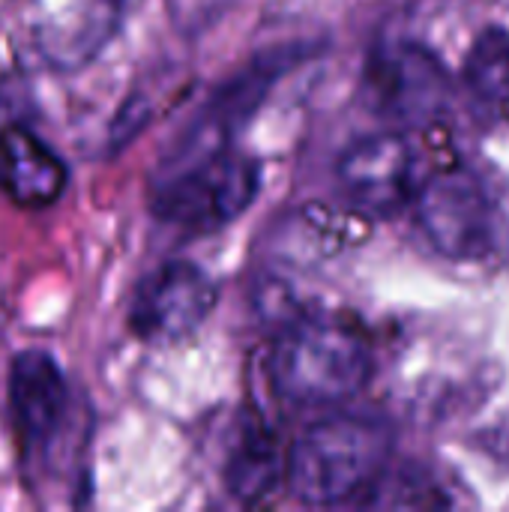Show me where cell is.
<instances>
[{"mask_svg":"<svg viewBox=\"0 0 509 512\" xmlns=\"http://www.w3.org/2000/svg\"><path fill=\"white\" fill-rule=\"evenodd\" d=\"M255 195L258 168L225 147L174 168H159L153 213L168 225L204 234L243 216Z\"/></svg>","mask_w":509,"mask_h":512,"instance_id":"277c9868","label":"cell"},{"mask_svg":"<svg viewBox=\"0 0 509 512\" xmlns=\"http://www.w3.org/2000/svg\"><path fill=\"white\" fill-rule=\"evenodd\" d=\"M390 435L363 417H330L309 426L291 447L288 489L312 507H330L375 486L387 468Z\"/></svg>","mask_w":509,"mask_h":512,"instance_id":"3957f363","label":"cell"},{"mask_svg":"<svg viewBox=\"0 0 509 512\" xmlns=\"http://www.w3.org/2000/svg\"><path fill=\"white\" fill-rule=\"evenodd\" d=\"M6 390L21 474L36 495H45L69 456V441L81 438L78 396L54 354L42 348H24L12 357Z\"/></svg>","mask_w":509,"mask_h":512,"instance_id":"6da1fadb","label":"cell"},{"mask_svg":"<svg viewBox=\"0 0 509 512\" xmlns=\"http://www.w3.org/2000/svg\"><path fill=\"white\" fill-rule=\"evenodd\" d=\"M417 222L426 240L453 261H480L498 240V210L471 171H441L417 189Z\"/></svg>","mask_w":509,"mask_h":512,"instance_id":"5b68a950","label":"cell"},{"mask_svg":"<svg viewBox=\"0 0 509 512\" xmlns=\"http://www.w3.org/2000/svg\"><path fill=\"white\" fill-rule=\"evenodd\" d=\"M465 84L492 114L509 120V30H483L465 57Z\"/></svg>","mask_w":509,"mask_h":512,"instance_id":"30bf717a","label":"cell"},{"mask_svg":"<svg viewBox=\"0 0 509 512\" xmlns=\"http://www.w3.org/2000/svg\"><path fill=\"white\" fill-rule=\"evenodd\" d=\"M270 375L291 405H342L372 378V345L348 321L303 318L279 336L270 357Z\"/></svg>","mask_w":509,"mask_h":512,"instance_id":"7a4b0ae2","label":"cell"},{"mask_svg":"<svg viewBox=\"0 0 509 512\" xmlns=\"http://www.w3.org/2000/svg\"><path fill=\"white\" fill-rule=\"evenodd\" d=\"M216 282L192 261H165L147 273L129 306V327L147 345L189 339L216 309Z\"/></svg>","mask_w":509,"mask_h":512,"instance_id":"8992f818","label":"cell"},{"mask_svg":"<svg viewBox=\"0 0 509 512\" xmlns=\"http://www.w3.org/2000/svg\"><path fill=\"white\" fill-rule=\"evenodd\" d=\"M369 84L378 105L399 123H435L447 114L453 99V78L447 66L414 42H399L375 54Z\"/></svg>","mask_w":509,"mask_h":512,"instance_id":"52a82bcc","label":"cell"},{"mask_svg":"<svg viewBox=\"0 0 509 512\" xmlns=\"http://www.w3.org/2000/svg\"><path fill=\"white\" fill-rule=\"evenodd\" d=\"M69 183L66 162L21 120H0V192L24 210L51 207Z\"/></svg>","mask_w":509,"mask_h":512,"instance_id":"9c48e42d","label":"cell"},{"mask_svg":"<svg viewBox=\"0 0 509 512\" xmlns=\"http://www.w3.org/2000/svg\"><path fill=\"white\" fill-rule=\"evenodd\" d=\"M339 186L345 195L378 216L402 210L417 198V153L399 132H375L354 141L339 165Z\"/></svg>","mask_w":509,"mask_h":512,"instance_id":"ba28073f","label":"cell"},{"mask_svg":"<svg viewBox=\"0 0 509 512\" xmlns=\"http://www.w3.org/2000/svg\"><path fill=\"white\" fill-rule=\"evenodd\" d=\"M279 474H282V465H279L273 438L270 435L246 438L228 465V489L234 498L252 504L273 492Z\"/></svg>","mask_w":509,"mask_h":512,"instance_id":"8fae6325","label":"cell"}]
</instances>
